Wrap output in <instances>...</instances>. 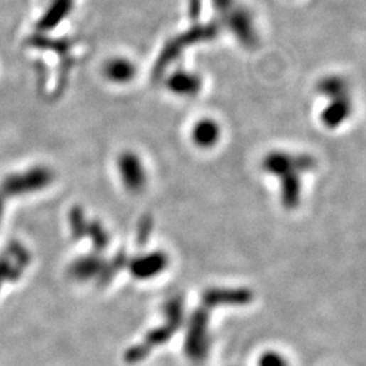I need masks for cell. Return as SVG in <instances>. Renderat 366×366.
Segmentation results:
<instances>
[{"label":"cell","instance_id":"9a60e30c","mask_svg":"<svg viewBox=\"0 0 366 366\" xmlns=\"http://www.w3.org/2000/svg\"><path fill=\"white\" fill-rule=\"evenodd\" d=\"M87 232L91 235V237H92V240H94L97 249H104V246L107 244V236H106V232L103 231L102 227H101L99 224H95V222H94V224H88V225H86L85 234H87Z\"/></svg>","mask_w":366,"mask_h":366},{"label":"cell","instance_id":"8992f818","mask_svg":"<svg viewBox=\"0 0 366 366\" xmlns=\"http://www.w3.org/2000/svg\"><path fill=\"white\" fill-rule=\"evenodd\" d=\"M50 181V173L45 168H36L26 174L15 176L4 181L1 190L10 195L23 194L28 191L37 190L44 188Z\"/></svg>","mask_w":366,"mask_h":366},{"label":"cell","instance_id":"8fae6325","mask_svg":"<svg viewBox=\"0 0 366 366\" xmlns=\"http://www.w3.org/2000/svg\"><path fill=\"white\" fill-rule=\"evenodd\" d=\"M168 87L179 95H193L201 88L200 79L195 75L188 72H178L170 79Z\"/></svg>","mask_w":366,"mask_h":366},{"label":"cell","instance_id":"9c48e42d","mask_svg":"<svg viewBox=\"0 0 366 366\" xmlns=\"http://www.w3.org/2000/svg\"><path fill=\"white\" fill-rule=\"evenodd\" d=\"M168 264V258L163 252H154L148 257L134 261L132 264L133 274L139 279H148L159 274Z\"/></svg>","mask_w":366,"mask_h":366},{"label":"cell","instance_id":"5bb4252c","mask_svg":"<svg viewBox=\"0 0 366 366\" xmlns=\"http://www.w3.org/2000/svg\"><path fill=\"white\" fill-rule=\"evenodd\" d=\"M103 270V264L95 258H85L75 262L71 269L73 277L80 279H87L92 276H97Z\"/></svg>","mask_w":366,"mask_h":366},{"label":"cell","instance_id":"ba28073f","mask_svg":"<svg viewBox=\"0 0 366 366\" xmlns=\"http://www.w3.org/2000/svg\"><path fill=\"white\" fill-rule=\"evenodd\" d=\"M119 173L122 176L124 185L129 190H140L144 186L146 174L143 166L136 155L127 152L119 158Z\"/></svg>","mask_w":366,"mask_h":366},{"label":"cell","instance_id":"5b68a950","mask_svg":"<svg viewBox=\"0 0 366 366\" xmlns=\"http://www.w3.org/2000/svg\"><path fill=\"white\" fill-rule=\"evenodd\" d=\"M254 298V293L244 288H212L203 294L206 307H239L247 306Z\"/></svg>","mask_w":366,"mask_h":366},{"label":"cell","instance_id":"277c9868","mask_svg":"<svg viewBox=\"0 0 366 366\" xmlns=\"http://www.w3.org/2000/svg\"><path fill=\"white\" fill-rule=\"evenodd\" d=\"M209 315L205 309H198L191 316L185 349L191 360L200 361L209 350V335H208Z\"/></svg>","mask_w":366,"mask_h":366},{"label":"cell","instance_id":"7a4b0ae2","mask_svg":"<svg viewBox=\"0 0 366 366\" xmlns=\"http://www.w3.org/2000/svg\"><path fill=\"white\" fill-rule=\"evenodd\" d=\"M166 316H167L166 325L152 331L146 338V340L143 343L134 346L133 349L127 352V361L128 362L141 361L144 357H146V354L151 352L152 348L159 346V345L164 343L166 340H168L170 338L173 337L176 328L181 325L182 316H183V303H182L181 297H176V298H171L170 301H167Z\"/></svg>","mask_w":366,"mask_h":366},{"label":"cell","instance_id":"7c38bea8","mask_svg":"<svg viewBox=\"0 0 366 366\" xmlns=\"http://www.w3.org/2000/svg\"><path fill=\"white\" fill-rule=\"evenodd\" d=\"M104 73L110 80L124 83L134 76V65L125 59L110 60L104 67Z\"/></svg>","mask_w":366,"mask_h":366},{"label":"cell","instance_id":"6da1fadb","mask_svg":"<svg viewBox=\"0 0 366 366\" xmlns=\"http://www.w3.org/2000/svg\"><path fill=\"white\" fill-rule=\"evenodd\" d=\"M264 167L267 173L281 178L284 205L289 209L297 206L300 201V171L311 167V159L274 152L264 159Z\"/></svg>","mask_w":366,"mask_h":366},{"label":"cell","instance_id":"3957f363","mask_svg":"<svg viewBox=\"0 0 366 366\" xmlns=\"http://www.w3.org/2000/svg\"><path fill=\"white\" fill-rule=\"evenodd\" d=\"M319 90L328 98H333V103L323 112V124L335 129L340 124H343L352 113V102L349 98L348 86L343 79L335 76L324 79Z\"/></svg>","mask_w":366,"mask_h":366},{"label":"cell","instance_id":"e0dca14e","mask_svg":"<svg viewBox=\"0 0 366 366\" xmlns=\"http://www.w3.org/2000/svg\"><path fill=\"white\" fill-rule=\"evenodd\" d=\"M0 213H1V205H0Z\"/></svg>","mask_w":366,"mask_h":366},{"label":"cell","instance_id":"2e32d148","mask_svg":"<svg viewBox=\"0 0 366 366\" xmlns=\"http://www.w3.org/2000/svg\"><path fill=\"white\" fill-rule=\"evenodd\" d=\"M259 366H289L285 357L277 352H266L259 358Z\"/></svg>","mask_w":366,"mask_h":366},{"label":"cell","instance_id":"30bf717a","mask_svg":"<svg viewBox=\"0 0 366 366\" xmlns=\"http://www.w3.org/2000/svg\"><path fill=\"white\" fill-rule=\"evenodd\" d=\"M220 127L213 119H203L193 129V140L198 146H213L220 139Z\"/></svg>","mask_w":366,"mask_h":366},{"label":"cell","instance_id":"4fadbf2b","mask_svg":"<svg viewBox=\"0 0 366 366\" xmlns=\"http://www.w3.org/2000/svg\"><path fill=\"white\" fill-rule=\"evenodd\" d=\"M72 0H55L50 10L40 22V29H52L70 11Z\"/></svg>","mask_w":366,"mask_h":366},{"label":"cell","instance_id":"52a82bcc","mask_svg":"<svg viewBox=\"0 0 366 366\" xmlns=\"http://www.w3.org/2000/svg\"><path fill=\"white\" fill-rule=\"evenodd\" d=\"M29 264V254L19 244H13L0 257V282L3 279H18L23 270V267Z\"/></svg>","mask_w":366,"mask_h":366}]
</instances>
